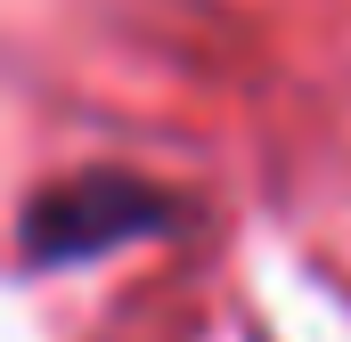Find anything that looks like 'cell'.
Wrapping results in <instances>:
<instances>
[{"instance_id":"1","label":"cell","mask_w":351,"mask_h":342,"mask_svg":"<svg viewBox=\"0 0 351 342\" xmlns=\"http://www.w3.org/2000/svg\"><path fill=\"white\" fill-rule=\"evenodd\" d=\"M156 220H164V196H147L131 179H74V187L33 204L25 237H33L41 261H82V253H106V245L156 228Z\"/></svg>"}]
</instances>
